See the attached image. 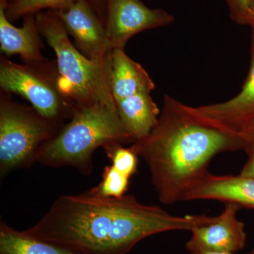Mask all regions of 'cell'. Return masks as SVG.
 <instances>
[{
  "label": "cell",
  "mask_w": 254,
  "mask_h": 254,
  "mask_svg": "<svg viewBox=\"0 0 254 254\" xmlns=\"http://www.w3.org/2000/svg\"><path fill=\"white\" fill-rule=\"evenodd\" d=\"M134 142L117 108L101 104L76 106L71 121L42 147L37 161L53 168L72 167L88 176L93 170V153L98 148Z\"/></svg>",
  "instance_id": "cell-3"
},
{
  "label": "cell",
  "mask_w": 254,
  "mask_h": 254,
  "mask_svg": "<svg viewBox=\"0 0 254 254\" xmlns=\"http://www.w3.org/2000/svg\"><path fill=\"white\" fill-rule=\"evenodd\" d=\"M0 88L21 95L42 116L58 123L71 119L76 107L62 90L56 61L19 64L1 56Z\"/></svg>",
  "instance_id": "cell-6"
},
{
  "label": "cell",
  "mask_w": 254,
  "mask_h": 254,
  "mask_svg": "<svg viewBox=\"0 0 254 254\" xmlns=\"http://www.w3.org/2000/svg\"><path fill=\"white\" fill-rule=\"evenodd\" d=\"M208 215L176 216L136 197H104L91 190L59 197L23 232L83 254H127L141 240L170 231H191L213 221Z\"/></svg>",
  "instance_id": "cell-1"
},
{
  "label": "cell",
  "mask_w": 254,
  "mask_h": 254,
  "mask_svg": "<svg viewBox=\"0 0 254 254\" xmlns=\"http://www.w3.org/2000/svg\"><path fill=\"white\" fill-rule=\"evenodd\" d=\"M216 200L254 208V178L239 175H214L207 173L187 193L184 201Z\"/></svg>",
  "instance_id": "cell-11"
},
{
  "label": "cell",
  "mask_w": 254,
  "mask_h": 254,
  "mask_svg": "<svg viewBox=\"0 0 254 254\" xmlns=\"http://www.w3.org/2000/svg\"><path fill=\"white\" fill-rule=\"evenodd\" d=\"M244 150L247 152L248 159L240 175L254 178V143L247 145Z\"/></svg>",
  "instance_id": "cell-20"
},
{
  "label": "cell",
  "mask_w": 254,
  "mask_h": 254,
  "mask_svg": "<svg viewBox=\"0 0 254 254\" xmlns=\"http://www.w3.org/2000/svg\"><path fill=\"white\" fill-rule=\"evenodd\" d=\"M240 207L225 203V209L215 220L195 227L185 248L189 253L217 252L235 254L243 250L247 242L245 224L239 220Z\"/></svg>",
  "instance_id": "cell-9"
},
{
  "label": "cell",
  "mask_w": 254,
  "mask_h": 254,
  "mask_svg": "<svg viewBox=\"0 0 254 254\" xmlns=\"http://www.w3.org/2000/svg\"><path fill=\"white\" fill-rule=\"evenodd\" d=\"M189 254H235L233 253H225V252H191Z\"/></svg>",
  "instance_id": "cell-23"
},
{
  "label": "cell",
  "mask_w": 254,
  "mask_h": 254,
  "mask_svg": "<svg viewBox=\"0 0 254 254\" xmlns=\"http://www.w3.org/2000/svg\"><path fill=\"white\" fill-rule=\"evenodd\" d=\"M251 27L250 68L240 93L223 103L194 108L209 121L239 134L254 123V24Z\"/></svg>",
  "instance_id": "cell-10"
},
{
  "label": "cell",
  "mask_w": 254,
  "mask_h": 254,
  "mask_svg": "<svg viewBox=\"0 0 254 254\" xmlns=\"http://www.w3.org/2000/svg\"><path fill=\"white\" fill-rule=\"evenodd\" d=\"M41 36L54 50L60 86L76 106L105 105L117 108L110 85V66L91 61L76 49L61 19L53 10L36 15Z\"/></svg>",
  "instance_id": "cell-4"
},
{
  "label": "cell",
  "mask_w": 254,
  "mask_h": 254,
  "mask_svg": "<svg viewBox=\"0 0 254 254\" xmlns=\"http://www.w3.org/2000/svg\"><path fill=\"white\" fill-rule=\"evenodd\" d=\"M9 0H0V49L6 57L18 55L25 64L45 61L41 53V33L36 21V15L23 17L21 28L13 26L5 10Z\"/></svg>",
  "instance_id": "cell-12"
},
{
  "label": "cell",
  "mask_w": 254,
  "mask_h": 254,
  "mask_svg": "<svg viewBox=\"0 0 254 254\" xmlns=\"http://www.w3.org/2000/svg\"><path fill=\"white\" fill-rule=\"evenodd\" d=\"M63 123L48 120L33 107L16 103L10 93L0 96V173L4 176L16 169L31 166L46 143Z\"/></svg>",
  "instance_id": "cell-5"
},
{
  "label": "cell",
  "mask_w": 254,
  "mask_h": 254,
  "mask_svg": "<svg viewBox=\"0 0 254 254\" xmlns=\"http://www.w3.org/2000/svg\"><path fill=\"white\" fill-rule=\"evenodd\" d=\"M92 1H93V2H94L97 6H100L103 0H92Z\"/></svg>",
  "instance_id": "cell-24"
},
{
  "label": "cell",
  "mask_w": 254,
  "mask_h": 254,
  "mask_svg": "<svg viewBox=\"0 0 254 254\" xmlns=\"http://www.w3.org/2000/svg\"><path fill=\"white\" fill-rule=\"evenodd\" d=\"M250 254H254V248L253 249V250L251 251Z\"/></svg>",
  "instance_id": "cell-25"
},
{
  "label": "cell",
  "mask_w": 254,
  "mask_h": 254,
  "mask_svg": "<svg viewBox=\"0 0 254 254\" xmlns=\"http://www.w3.org/2000/svg\"><path fill=\"white\" fill-rule=\"evenodd\" d=\"M76 0H9L5 13L10 21L36 15L43 9L67 11Z\"/></svg>",
  "instance_id": "cell-16"
},
{
  "label": "cell",
  "mask_w": 254,
  "mask_h": 254,
  "mask_svg": "<svg viewBox=\"0 0 254 254\" xmlns=\"http://www.w3.org/2000/svg\"><path fill=\"white\" fill-rule=\"evenodd\" d=\"M254 24V1L253 4L252 5L251 7L250 14H249L248 19H247V25L249 26H252Z\"/></svg>",
  "instance_id": "cell-22"
},
{
  "label": "cell",
  "mask_w": 254,
  "mask_h": 254,
  "mask_svg": "<svg viewBox=\"0 0 254 254\" xmlns=\"http://www.w3.org/2000/svg\"><path fill=\"white\" fill-rule=\"evenodd\" d=\"M119 115L135 142L146 136L158 121L160 111L150 93H140L117 102Z\"/></svg>",
  "instance_id": "cell-14"
},
{
  "label": "cell",
  "mask_w": 254,
  "mask_h": 254,
  "mask_svg": "<svg viewBox=\"0 0 254 254\" xmlns=\"http://www.w3.org/2000/svg\"><path fill=\"white\" fill-rule=\"evenodd\" d=\"M175 21L163 9L147 7L141 0H107L105 28L114 50L125 49L127 42L146 30L168 26Z\"/></svg>",
  "instance_id": "cell-7"
},
{
  "label": "cell",
  "mask_w": 254,
  "mask_h": 254,
  "mask_svg": "<svg viewBox=\"0 0 254 254\" xmlns=\"http://www.w3.org/2000/svg\"><path fill=\"white\" fill-rule=\"evenodd\" d=\"M103 149L112 165L120 173L129 177L136 173L138 155L131 146L126 148L120 143H110Z\"/></svg>",
  "instance_id": "cell-18"
},
{
  "label": "cell",
  "mask_w": 254,
  "mask_h": 254,
  "mask_svg": "<svg viewBox=\"0 0 254 254\" xmlns=\"http://www.w3.org/2000/svg\"><path fill=\"white\" fill-rule=\"evenodd\" d=\"M110 85L115 102L140 93H151L155 83L140 64L131 60L125 49L112 55Z\"/></svg>",
  "instance_id": "cell-13"
},
{
  "label": "cell",
  "mask_w": 254,
  "mask_h": 254,
  "mask_svg": "<svg viewBox=\"0 0 254 254\" xmlns=\"http://www.w3.org/2000/svg\"><path fill=\"white\" fill-rule=\"evenodd\" d=\"M55 11L82 54L103 66L111 65L114 49L105 25L86 0H76L67 11Z\"/></svg>",
  "instance_id": "cell-8"
},
{
  "label": "cell",
  "mask_w": 254,
  "mask_h": 254,
  "mask_svg": "<svg viewBox=\"0 0 254 254\" xmlns=\"http://www.w3.org/2000/svg\"><path fill=\"white\" fill-rule=\"evenodd\" d=\"M243 139L245 140L247 145L250 143H254V123L246 128L242 133H240Z\"/></svg>",
  "instance_id": "cell-21"
},
{
  "label": "cell",
  "mask_w": 254,
  "mask_h": 254,
  "mask_svg": "<svg viewBox=\"0 0 254 254\" xmlns=\"http://www.w3.org/2000/svg\"><path fill=\"white\" fill-rule=\"evenodd\" d=\"M228 6L232 21L241 25H247V19L254 0H225Z\"/></svg>",
  "instance_id": "cell-19"
},
{
  "label": "cell",
  "mask_w": 254,
  "mask_h": 254,
  "mask_svg": "<svg viewBox=\"0 0 254 254\" xmlns=\"http://www.w3.org/2000/svg\"><path fill=\"white\" fill-rule=\"evenodd\" d=\"M0 254H83L68 247L40 240L0 223Z\"/></svg>",
  "instance_id": "cell-15"
},
{
  "label": "cell",
  "mask_w": 254,
  "mask_h": 254,
  "mask_svg": "<svg viewBox=\"0 0 254 254\" xmlns=\"http://www.w3.org/2000/svg\"><path fill=\"white\" fill-rule=\"evenodd\" d=\"M246 146L240 134L218 126L168 95L164 96L154 128L131 145L149 169L159 200L166 205L184 201L208 173L215 155Z\"/></svg>",
  "instance_id": "cell-2"
},
{
  "label": "cell",
  "mask_w": 254,
  "mask_h": 254,
  "mask_svg": "<svg viewBox=\"0 0 254 254\" xmlns=\"http://www.w3.org/2000/svg\"><path fill=\"white\" fill-rule=\"evenodd\" d=\"M130 177L120 173L113 165L105 167L102 181L98 186L92 188V191L104 197L120 198L128 190Z\"/></svg>",
  "instance_id": "cell-17"
}]
</instances>
